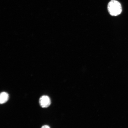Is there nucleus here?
<instances>
[{"mask_svg": "<svg viewBox=\"0 0 128 128\" xmlns=\"http://www.w3.org/2000/svg\"><path fill=\"white\" fill-rule=\"evenodd\" d=\"M108 10L109 13L112 16H118L122 12L121 4L116 0H111L108 5Z\"/></svg>", "mask_w": 128, "mask_h": 128, "instance_id": "f257e3e1", "label": "nucleus"}, {"mask_svg": "<svg viewBox=\"0 0 128 128\" xmlns=\"http://www.w3.org/2000/svg\"><path fill=\"white\" fill-rule=\"evenodd\" d=\"M39 103L40 106L43 108H47L51 104L50 98L47 96H43L39 99Z\"/></svg>", "mask_w": 128, "mask_h": 128, "instance_id": "f03ea898", "label": "nucleus"}, {"mask_svg": "<svg viewBox=\"0 0 128 128\" xmlns=\"http://www.w3.org/2000/svg\"><path fill=\"white\" fill-rule=\"evenodd\" d=\"M9 96L8 93L2 92L0 95V103L1 104H4L8 100Z\"/></svg>", "mask_w": 128, "mask_h": 128, "instance_id": "7ed1b4c3", "label": "nucleus"}, {"mask_svg": "<svg viewBox=\"0 0 128 128\" xmlns=\"http://www.w3.org/2000/svg\"><path fill=\"white\" fill-rule=\"evenodd\" d=\"M41 128H50L49 126L47 125H45L42 126Z\"/></svg>", "mask_w": 128, "mask_h": 128, "instance_id": "20e7f679", "label": "nucleus"}, {"mask_svg": "<svg viewBox=\"0 0 128 128\" xmlns=\"http://www.w3.org/2000/svg\"></svg>", "mask_w": 128, "mask_h": 128, "instance_id": "39448f33", "label": "nucleus"}]
</instances>
